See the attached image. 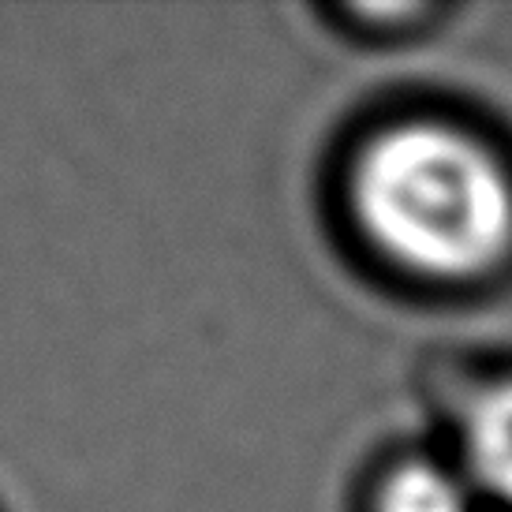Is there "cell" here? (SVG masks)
I'll return each mask as SVG.
<instances>
[{
	"label": "cell",
	"instance_id": "obj_1",
	"mask_svg": "<svg viewBox=\"0 0 512 512\" xmlns=\"http://www.w3.org/2000/svg\"><path fill=\"white\" fill-rule=\"evenodd\" d=\"M352 202L370 240L427 277H479L512 251V180L464 131H382L359 157Z\"/></svg>",
	"mask_w": 512,
	"mask_h": 512
},
{
	"label": "cell",
	"instance_id": "obj_3",
	"mask_svg": "<svg viewBox=\"0 0 512 512\" xmlns=\"http://www.w3.org/2000/svg\"><path fill=\"white\" fill-rule=\"evenodd\" d=\"M378 512H471L468 490L438 464H400L382 483Z\"/></svg>",
	"mask_w": 512,
	"mask_h": 512
},
{
	"label": "cell",
	"instance_id": "obj_2",
	"mask_svg": "<svg viewBox=\"0 0 512 512\" xmlns=\"http://www.w3.org/2000/svg\"><path fill=\"white\" fill-rule=\"evenodd\" d=\"M464 445L475 479L512 505V382H501L475 397L464 423Z\"/></svg>",
	"mask_w": 512,
	"mask_h": 512
}]
</instances>
